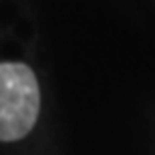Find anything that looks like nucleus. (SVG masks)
<instances>
[{"mask_svg":"<svg viewBox=\"0 0 155 155\" xmlns=\"http://www.w3.org/2000/svg\"><path fill=\"white\" fill-rule=\"evenodd\" d=\"M40 111V89L35 73L22 63L0 64V141L22 139Z\"/></svg>","mask_w":155,"mask_h":155,"instance_id":"1","label":"nucleus"}]
</instances>
